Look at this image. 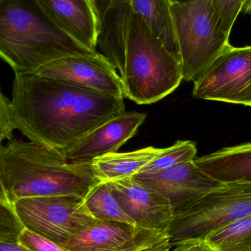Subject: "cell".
Segmentation results:
<instances>
[{
	"instance_id": "4dcf8cb0",
	"label": "cell",
	"mask_w": 251,
	"mask_h": 251,
	"mask_svg": "<svg viewBox=\"0 0 251 251\" xmlns=\"http://www.w3.org/2000/svg\"><path fill=\"white\" fill-rule=\"evenodd\" d=\"M1 142L0 141V148H1Z\"/></svg>"
},
{
	"instance_id": "8992f818",
	"label": "cell",
	"mask_w": 251,
	"mask_h": 251,
	"mask_svg": "<svg viewBox=\"0 0 251 251\" xmlns=\"http://www.w3.org/2000/svg\"><path fill=\"white\" fill-rule=\"evenodd\" d=\"M251 215V184L221 183L176 212L168 228L171 243L203 239L240 218Z\"/></svg>"
},
{
	"instance_id": "ffe728a7",
	"label": "cell",
	"mask_w": 251,
	"mask_h": 251,
	"mask_svg": "<svg viewBox=\"0 0 251 251\" xmlns=\"http://www.w3.org/2000/svg\"><path fill=\"white\" fill-rule=\"evenodd\" d=\"M172 246L168 230L138 226L129 240L107 251H171Z\"/></svg>"
},
{
	"instance_id": "9c48e42d",
	"label": "cell",
	"mask_w": 251,
	"mask_h": 251,
	"mask_svg": "<svg viewBox=\"0 0 251 251\" xmlns=\"http://www.w3.org/2000/svg\"><path fill=\"white\" fill-rule=\"evenodd\" d=\"M35 74L100 94L125 97L119 73L100 52L62 57L43 66Z\"/></svg>"
},
{
	"instance_id": "7402d4cb",
	"label": "cell",
	"mask_w": 251,
	"mask_h": 251,
	"mask_svg": "<svg viewBox=\"0 0 251 251\" xmlns=\"http://www.w3.org/2000/svg\"><path fill=\"white\" fill-rule=\"evenodd\" d=\"M23 228L13 203L0 200V243H18Z\"/></svg>"
},
{
	"instance_id": "d4e9b609",
	"label": "cell",
	"mask_w": 251,
	"mask_h": 251,
	"mask_svg": "<svg viewBox=\"0 0 251 251\" xmlns=\"http://www.w3.org/2000/svg\"><path fill=\"white\" fill-rule=\"evenodd\" d=\"M15 129L10 101L2 94L0 88V141L13 139Z\"/></svg>"
},
{
	"instance_id": "83f0119b",
	"label": "cell",
	"mask_w": 251,
	"mask_h": 251,
	"mask_svg": "<svg viewBox=\"0 0 251 251\" xmlns=\"http://www.w3.org/2000/svg\"><path fill=\"white\" fill-rule=\"evenodd\" d=\"M0 251H30L19 243H0Z\"/></svg>"
},
{
	"instance_id": "f1b7e54d",
	"label": "cell",
	"mask_w": 251,
	"mask_h": 251,
	"mask_svg": "<svg viewBox=\"0 0 251 251\" xmlns=\"http://www.w3.org/2000/svg\"><path fill=\"white\" fill-rule=\"evenodd\" d=\"M242 13L245 15H250L251 16V0H246L244 6H243Z\"/></svg>"
},
{
	"instance_id": "6da1fadb",
	"label": "cell",
	"mask_w": 251,
	"mask_h": 251,
	"mask_svg": "<svg viewBox=\"0 0 251 251\" xmlns=\"http://www.w3.org/2000/svg\"><path fill=\"white\" fill-rule=\"evenodd\" d=\"M10 107L16 129L63 154L76 140L125 112L124 97L37 74L15 73Z\"/></svg>"
},
{
	"instance_id": "484cf974",
	"label": "cell",
	"mask_w": 251,
	"mask_h": 251,
	"mask_svg": "<svg viewBox=\"0 0 251 251\" xmlns=\"http://www.w3.org/2000/svg\"><path fill=\"white\" fill-rule=\"evenodd\" d=\"M172 244L171 251H217L202 239L181 240Z\"/></svg>"
},
{
	"instance_id": "f546056e",
	"label": "cell",
	"mask_w": 251,
	"mask_h": 251,
	"mask_svg": "<svg viewBox=\"0 0 251 251\" xmlns=\"http://www.w3.org/2000/svg\"><path fill=\"white\" fill-rule=\"evenodd\" d=\"M173 4H183V3L188 2L191 0H171Z\"/></svg>"
},
{
	"instance_id": "e0dca14e",
	"label": "cell",
	"mask_w": 251,
	"mask_h": 251,
	"mask_svg": "<svg viewBox=\"0 0 251 251\" xmlns=\"http://www.w3.org/2000/svg\"><path fill=\"white\" fill-rule=\"evenodd\" d=\"M130 10L144 21L151 32L179 56L171 0H128Z\"/></svg>"
},
{
	"instance_id": "cb8c5ba5",
	"label": "cell",
	"mask_w": 251,
	"mask_h": 251,
	"mask_svg": "<svg viewBox=\"0 0 251 251\" xmlns=\"http://www.w3.org/2000/svg\"><path fill=\"white\" fill-rule=\"evenodd\" d=\"M18 243L30 251H66L50 239L25 228L19 234Z\"/></svg>"
},
{
	"instance_id": "5b68a950",
	"label": "cell",
	"mask_w": 251,
	"mask_h": 251,
	"mask_svg": "<svg viewBox=\"0 0 251 251\" xmlns=\"http://www.w3.org/2000/svg\"><path fill=\"white\" fill-rule=\"evenodd\" d=\"M183 79L197 80L229 44L217 20L211 0L172 4Z\"/></svg>"
},
{
	"instance_id": "d6986e66",
	"label": "cell",
	"mask_w": 251,
	"mask_h": 251,
	"mask_svg": "<svg viewBox=\"0 0 251 251\" xmlns=\"http://www.w3.org/2000/svg\"><path fill=\"white\" fill-rule=\"evenodd\" d=\"M203 240L217 251H251V215L214 230Z\"/></svg>"
},
{
	"instance_id": "5bb4252c",
	"label": "cell",
	"mask_w": 251,
	"mask_h": 251,
	"mask_svg": "<svg viewBox=\"0 0 251 251\" xmlns=\"http://www.w3.org/2000/svg\"><path fill=\"white\" fill-rule=\"evenodd\" d=\"M193 162L218 182L251 184V143L224 148Z\"/></svg>"
},
{
	"instance_id": "7a4b0ae2",
	"label": "cell",
	"mask_w": 251,
	"mask_h": 251,
	"mask_svg": "<svg viewBox=\"0 0 251 251\" xmlns=\"http://www.w3.org/2000/svg\"><path fill=\"white\" fill-rule=\"evenodd\" d=\"M0 178L12 203L19 199L75 196L85 199L100 182L91 163H70L58 151L12 139L0 148Z\"/></svg>"
},
{
	"instance_id": "44dd1931",
	"label": "cell",
	"mask_w": 251,
	"mask_h": 251,
	"mask_svg": "<svg viewBox=\"0 0 251 251\" xmlns=\"http://www.w3.org/2000/svg\"><path fill=\"white\" fill-rule=\"evenodd\" d=\"M196 153L197 148L195 143L190 140H179L171 147L164 149L159 156L146 165L138 174L157 172L178 164L193 161L196 159Z\"/></svg>"
},
{
	"instance_id": "603a6c76",
	"label": "cell",
	"mask_w": 251,
	"mask_h": 251,
	"mask_svg": "<svg viewBox=\"0 0 251 251\" xmlns=\"http://www.w3.org/2000/svg\"><path fill=\"white\" fill-rule=\"evenodd\" d=\"M221 30L230 36L239 14L246 0H211Z\"/></svg>"
},
{
	"instance_id": "ac0fdd59",
	"label": "cell",
	"mask_w": 251,
	"mask_h": 251,
	"mask_svg": "<svg viewBox=\"0 0 251 251\" xmlns=\"http://www.w3.org/2000/svg\"><path fill=\"white\" fill-rule=\"evenodd\" d=\"M84 201L89 212L98 221L137 226L119 204L107 181H100L94 186L85 196Z\"/></svg>"
},
{
	"instance_id": "ba28073f",
	"label": "cell",
	"mask_w": 251,
	"mask_h": 251,
	"mask_svg": "<svg viewBox=\"0 0 251 251\" xmlns=\"http://www.w3.org/2000/svg\"><path fill=\"white\" fill-rule=\"evenodd\" d=\"M193 95L251 107V46L228 44L195 81Z\"/></svg>"
},
{
	"instance_id": "30bf717a",
	"label": "cell",
	"mask_w": 251,
	"mask_h": 251,
	"mask_svg": "<svg viewBox=\"0 0 251 251\" xmlns=\"http://www.w3.org/2000/svg\"><path fill=\"white\" fill-rule=\"evenodd\" d=\"M131 177L166 198L174 215L221 184L203 174L193 161Z\"/></svg>"
},
{
	"instance_id": "3957f363",
	"label": "cell",
	"mask_w": 251,
	"mask_h": 251,
	"mask_svg": "<svg viewBox=\"0 0 251 251\" xmlns=\"http://www.w3.org/2000/svg\"><path fill=\"white\" fill-rule=\"evenodd\" d=\"M98 53L57 27L37 0H0V58L15 73L35 74L62 57Z\"/></svg>"
},
{
	"instance_id": "4fadbf2b",
	"label": "cell",
	"mask_w": 251,
	"mask_h": 251,
	"mask_svg": "<svg viewBox=\"0 0 251 251\" xmlns=\"http://www.w3.org/2000/svg\"><path fill=\"white\" fill-rule=\"evenodd\" d=\"M48 17L85 48L98 51L100 21L91 0H37Z\"/></svg>"
},
{
	"instance_id": "2e32d148",
	"label": "cell",
	"mask_w": 251,
	"mask_h": 251,
	"mask_svg": "<svg viewBox=\"0 0 251 251\" xmlns=\"http://www.w3.org/2000/svg\"><path fill=\"white\" fill-rule=\"evenodd\" d=\"M163 150L150 146L126 153H107L94 159L91 166L100 181H114L138 174Z\"/></svg>"
},
{
	"instance_id": "8fae6325",
	"label": "cell",
	"mask_w": 251,
	"mask_h": 251,
	"mask_svg": "<svg viewBox=\"0 0 251 251\" xmlns=\"http://www.w3.org/2000/svg\"><path fill=\"white\" fill-rule=\"evenodd\" d=\"M146 118V113L124 112L76 140L63 155L70 163H91L100 156L116 153L135 135Z\"/></svg>"
},
{
	"instance_id": "277c9868",
	"label": "cell",
	"mask_w": 251,
	"mask_h": 251,
	"mask_svg": "<svg viewBox=\"0 0 251 251\" xmlns=\"http://www.w3.org/2000/svg\"><path fill=\"white\" fill-rule=\"evenodd\" d=\"M111 63L122 79L125 97L136 104L157 102L174 92L183 80L181 57L131 11L123 50Z\"/></svg>"
},
{
	"instance_id": "4316f807",
	"label": "cell",
	"mask_w": 251,
	"mask_h": 251,
	"mask_svg": "<svg viewBox=\"0 0 251 251\" xmlns=\"http://www.w3.org/2000/svg\"><path fill=\"white\" fill-rule=\"evenodd\" d=\"M91 1L100 22L104 19L106 13L111 7L113 0H91Z\"/></svg>"
},
{
	"instance_id": "7c38bea8",
	"label": "cell",
	"mask_w": 251,
	"mask_h": 251,
	"mask_svg": "<svg viewBox=\"0 0 251 251\" xmlns=\"http://www.w3.org/2000/svg\"><path fill=\"white\" fill-rule=\"evenodd\" d=\"M107 182L113 196L136 225L168 230L174 219V211L166 198L131 176Z\"/></svg>"
},
{
	"instance_id": "9a60e30c",
	"label": "cell",
	"mask_w": 251,
	"mask_h": 251,
	"mask_svg": "<svg viewBox=\"0 0 251 251\" xmlns=\"http://www.w3.org/2000/svg\"><path fill=\"white\" fill-rule=\"evenodd\" d=\"M138 226L97 221L70 237L62 247L66 251H107L129 240Z\"/></svg>"
},
{
	"instance_id": "52a82bcc",
	"label": "cell",
	"mask_w": 251,
	"mask_h": 251,
	"mask_svg": "<svg viewBox=\"0 0 251 251\" xmlns=\"http://www.w3.org/2000/svg\"><path fill=\"white\" fill-rule=\"evenodd\" d=\"M24 228L63 246L72 236L97 222L84 199L75 196H43L13 203Z\"/></svg>"
}]
</instances>
